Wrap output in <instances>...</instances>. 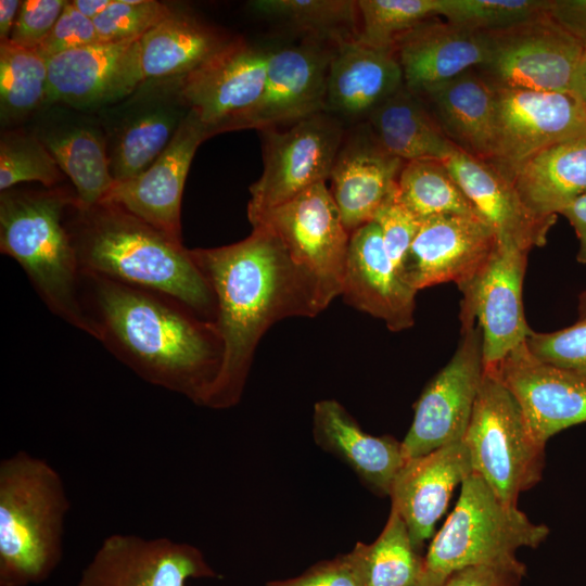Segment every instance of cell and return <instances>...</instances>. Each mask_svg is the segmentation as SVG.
Segmentation results:
<instances>
[{
	"label": "cell",
	"mask_w": 586,
	"mask_h": 586,
	"mask_svg": "<svg viewBox=\"0 0 586 586\" xmlns=\"http://www.w3.org/2000/svg\"><path fill=\"white\" fill-rule=\"evenodd\" d=\"M498 243L494 229L477 215L444 214L422 220L399 276L412 289L466 282Z\"/></svg>",
	"instance_id": "obj_19"
},
{
	"label": "cell",
	"mask_w": 586,
	"mask_h": 586,
	"mask_svg": "<svg viewBox=\"0 0 586 586\" xmlns=\"http://www.w3.org/2000/svg\"><path fill=\"white\" fill-rule=\"evenodd\" d=\"M527 255V251L498 240L487 259L458 286L462 293L460 323L480 327L484 366L498 364L533 332L522 298Z\"/></svg>",
	"instance_id": "obj_12"
},
{
	"label": "cell",
	"mask_w": 586,
	"mask_h": 586,
	"mask_svg": "<svg viewBox=\"0 0 586 586\" xmlns=\"http://www.w3.org/2000/svg\"><path fill=\"white\" fill-rule=\"evenodd\" d=\"M139 39L97 42L47 59V105L97 113L133 93L144 81Z\"/></svg>",
	"instance_id": "obj_16"
},
{
	"label": "cell",
	"mask_w": 586,
	"mask_h": 586,
	"mask_svg": "<svg viewBox=\"0 0 586 586\" xmlns=\"http://www.w3.org/2000/svg\"><path fill=\"white\" fill-rule=\"evenodd\" d=\"M493 372L518 402L533 438L548 440L570 426L586 423V382L539 360L526 342L494 366Z\"/></svg>",
	"instance_id": "obj_18"
},
{
	"label": "cell",
	"mask_w": 586,
	"mask_h": 586,
	"mask_svg": "<svg viewBox=\"0 0 586 586\" xmlns=\"http://www.w3.org/2000/svg\"><path fill=\"white\" fill-rule=\"evenodd\" d=\"M472 473L462 441L405 461L390 496L392 508L406 523L416 548L420 549L432 536L455 487Z\"/></svg>",
	"instance_id": "obj_25"
},
{
	"label": "cell",
	"mask_w": 586,
	"mask_h": 586,
	"mask_svg": "<svg viewBox=\"0 0 586 586\" xmlns=\"http://www.w3.org/2000/svg\"><path fill=\"white\" fill-rule=\"evenodd\" d=\"M215 298L214 328L222 353L207 405L225 407L239 396L254 349L278 319L315 316L323 308L314 282L266 226L244 240L190 250Z\"/></svg>",
	"instance_id": "obj_2"
},
{
	"label": "cell",
	"mask_w": 586,
	"mask_h": 586,
	"mask_svg": "<svg viewBox=\"0 0 586 586\" xmlns=\"http://www.w3.org/2000/svg\"><path fill=\"white\" fill-rule=\"evenodd\" d=\"M549 0H441L440 17L479 33L505 29L548 12Z\"/></svg>",
	"instance_id": "obj_40"
},
{
	"label": "cell",
	"mask_w": 586,
	"mask_h": 586,
	"mask_svg": "<svg viewBox=\"0 0 586 586\" xmlns=\"http://www.w3.org/2000/svg\"><path fill=\"white\" fill-rule=\"evenodd\" d=\"M69 501L46 460L25 451L0 463V586L44 582L63 555Z\"/></svg>",
	"instance_id": "obj_5"
},
{
	"label": "cell",
	"mask_w": 586,
	"mask_h": 586,
	"mask_svg": "<svg viewBox=\"0 0 586 586\" xmlns=\"http://www.w3.org/2000/svg\"><path fill=\"white\" fill-rule=\"evenodd\" d=\"M75 189L11 188L0 194V251L25 271L48 309L89 334L81 272L64 222Z\"/></svg>",
	"instance_id": "obj_4"
},
{
	"label": "cell",
	"mask_w": 586,
	"mask_h": 586,
	"mask_svg": "<svg viewBox=\"0 0 586 586\" xmlns=\"http://www.w3.org/2000/svg\"><path fill=\"white\" fill-rule=\"evenodd\" d=\"M208 137L207 129L190 111L155 162L138 176L114 182L101 201L124 207L169 239L181 242L184 182L196 149Z\"/></svg>",
	"instance_id": "obj_20"
},
{
	"label": "cell",
	"mask_w": 586,
	"mask_h": 586,
	"mask_svg": "<svg viewBox=\"0 0 586 586\" xmlns=\"http://www.w3.org/2000/svg\"><path fill=\"white\" fill-rule=\"evenodd\" d=\"M443 162L498 240L527 252L546 244L557 216H542L530 209L512 180L495 165L460 150Z\"/></svg>",
	"instance_id": "obj_24"
},
{
	"label": "cell",
	"mask_w": 586,
	"mask_h": 586,
	"mask_svg": "<svg viewBox=\"0 0 586 586\" xmlns=\"http://www.w3.org/2000/svg\"><path fill=\"white\" fill-rule=\"evenodd\" d=\"M526 345L539 360L586 382V317L558 331H533Z\"/></svg>",
	"instance_id": "obj_42"
},
{
	"label": "cell",
	"mask_w": 586,
	"mask_h": 586,
	"mask_svg": "<svg viewBox=\"0 0 586 586\" xmlns=\"http://www.w3.org/2000/svg\"><path fill=\"white\" fill-rule=\"evenodd\" d=\"M64 0H24L12 29L10 41L37 49L53 28L64 10Z\"/></svg>",
	"instance_id": "obj_45"
},
{
	"label": "cell",
	"mask_w": 586,
	"mask_h": 586,
	"mask_svg": "<svg viewBox=\"0 0 586 586\" xmlns=\"http://www.w3.org/2000/svg\"><path fill=\"white\" fill-rule=\"evenodd\" d=\"M230 40L194 15L174 9L139 39L144 80L184 77Z\"/></svg>",
	"instance_id": "obj_33"
},
{
	"label": "cell",
	"mask_w": 586,
	"mask_h": 586,
	"mask_svg": "<svg viewBox=\"0 0 586 586\" xmlns=\"http://www.w3.org/2000/svg\"><path fill=\"white\" fill-rule=\"evenodd\" d=\"M367 118L379 145L405 163L428 158L445 161L459 150L445 136L424 101L404 85Z\"/></svg>",
	"instance_id": "obj_32"
},
{
	"label": "cell",
	"mask_w": 586,
	"mask_h": 586,
	"mask_svg": "<svg viewBox=\"0 0 586 586\" xmlns=\"http://www.w3.org/2000/svg\"><path fill=\"white\" fill-rule=\"evenodd\" d=\"M189 113L180 78L144 80L126 99L97 112L106 136L114 182L146 170Z\"/></svg>",
	"instance_id": "obj_11"
},
{
	"label": "cell",
	"mask_w": 586,
	"mask_h": 586,
	"mask_svg": "<svg viewBox=\"0 0 586 586\" xmlns=\"http://www.w3.org/2000/svg\"><path fill=\"white\" fill-rule=\"evenodd\" d=\"M218 577L194 546L166 537L107 536L82 570L77 586H186Z\"/></svg>",
	"instance_id": "obj_17"
},
{
	"label": "cell",
	"mask_w": 586,
	"mask_h": 586,
	"mask_svg": "<svg viewBox=\"0 0 586 586\" xmlns=\"http://www.w3.org/2000/svg\"><path fill=\"white\" fill-rule=\"evenodd\" d=\"M89 335L144 381L207 405L222 347L213 321L180 301L81 273Z\"/></svg>",
	"instance_id": "obj_1"
},
{
	"label": "cell",
	"mask_w": 586,
	"mask_h": 586,
	"mask_svg": "<svg viewBox=\"0 0 586 586\" xmlns=\"http://www.w3.org/2000/svg\"><path fill=\"white\" fill-rule=\"evenodd\" d=\"M579 318L586 317V289L578 296Z\"/></svg>",
	"instance_id": "obj_54"
},
{
	"label": "cell",
	"mask_w": 586,
	"mask_h": 586,
	"mask_svg": "<svg viewBox=\"0 0 586 586\" xmlns=\"http://www.w3.org/2000/svg\"><path fill=\"white\" fill-rule=\"evenodd\" d=\"M404 164L379 145L368 127L345 143L343 140L329 178V190L349 233L372 221L396 194Z\"/></svg>",
	"instance_id": "obj_26"
},
{
	"label": "cell",
	"mask_w": 586,
	"mask_h": 586,
	"mask_svg": "<svg viewBox=\"0 0 586 586\" xmlns=\"http://www.w3.org/2000/svg\"><path fill=\"white\" fill-rule=\"evenodd\" d=\"M559 214L574 228L578 240L576 259L586 264V192L573 200Z\"/></svg>",
	"instance_id": "obj_49"
},
{
	"label": "cell",
	"mask_w": 586,
	"mask_h": 586,
	"mask_svg": "<svg viewBox=\"0 0 586 586\" xmlns=\"http://www.w3.org/2000/svg\"><path fill=\"white\" fill-rule=\"evenodd\" d=\"M484 35L486 58L474 69L493 89L571 92L584 48L548 12Z\"/></svg>",
	"instance_id": "obj_8"
},
{
	"label": "cell",
	"mask_w": 586,
	"mask_h": 586,
	"mask_svg": "<svg viewBox=\"0 0 586 586\" xmlns=\"http://www.w3.org/2000/svg\"><path fill=\"white\" fill-rule=\"evenodd\" d=\"M446 578L438 575L428 573L423 570V574L417 586H444Z\"/></svg>",
	"instance_id": "obj_53"
},
{
	"label": "cell",
	"mask_w": 586,
	"mask_h": 586,
	"mask_svg": "<svg viewBox=\"0 0 586 586\" xmlns=\"http://www.w3.org/2000/svg\"><path fill=\"white\" fill-rule=\"evenodd\" d=\"M523 575L508 569L471 566L451 573L444 586H520Z\"/></svg>",
	"instance_id": "obj_47"
},
{
	"label": "cell",
	"mask_w": 586,
	"mask_h": 586,
	"mask_svg": "<svg viewBox=\"0 0 586 586\" xmlns=\"http://www.w3.org/2000/svg\"><path fill=\"white\" fill-rule=\"evenodd\" d=\"M394 48L404 86L417 95L480 66L486 58L484 33L440 17L408 30L396 40Z\"/></svg>",
	"instance_id": "obj_27"
},
{
	"label": "cell",
	"mask_w": 586,
	"mask_h": 586,
	"mask_svg": "<svg viewBox=\"0 0 586 586\" xmlns=\"http://www.w3.org/2000/svg\"><path fill=\"white\" fill-rule=\"evenodd\" d=\"M266 586H364L346 556L313 565L303 574L283 581H270Z\"/></svg>",
	"instance_id": "obj_46"
},
{
	"label": "cell",
	"mask_w": 586,
	"mask_h": 586,
	"mask_svg": "<svg viewBox=\"0 0 586 586\" xmlns=\"http://www.w3.org/2000/svg\"><path fill=\"white\" fill-rule=\"evenodd\" d=\"M64 222L81 273L169 295L196 314L216 310L190 250L124 207L105 201L85 206L76 198Z\"/></svg>",
	"instance_id": "obj_3"
},
{
	"label": "cell",
	"mask_w": 586,
	"mask_h": 586,
	"mask_svg": "<svg viewBox=\"0 0 586 586\" xmlns=\"http://www.w3.org/2000/svg\"><path fill=\"white\" fill-rule=\"evenodd\" d=\"M358 38L395 49L396 40L417 25L440 17L441 0H358Z\"/></svg>",
	"instance_id": "obj_39"
},
{
	"label": "cell",
	"mask_w": 586,
	"mask_h": 586,
	"mask_svg": "<svg viewBox=\"0 0 586 586\" xmlns=\"http://www.w3.org/2000/svg\"><path fill=\"white\" fill-rule=\"evenodd\" d=\"M97 42L102 41L93 21L79 13L67 1L53 28L35 50L49 59Z\"/></svg>",
	"instance_id": "obj_44"
},
{
	"label": "cell",
	"mask_w": 586,
	"mask_h": 586,
	"mask_svg": "<svg viewBox=\"0 0 586 586\" xmlns=\"http://www.w3.org/2000/svg\"><path fill=\"white\" fill-rule=\"evenodd\" d=\"M548 534V526L533 523L472 473L462 482L455 509L424 556V571L447 578L461 569L493 566L525 575L517 550L536 548Z\"/></svg>",
	"instance_id": "obj_6"
},
{
	"label": "cell",
	"mask_w": 586,
	"mask_h": 586,
	"mask_svg": "<svg viewBox=\"0 0 586 586\" xmlns=\"http://www.w3.org/2000/svg\"><path fill=\"white\" fill-rule=\"evenodd\" d=\"M21 2L18 0L0 1V41L10 39Z\"/></svg>",
	"instance_id": "obj_50"
},
{
	"label": "cell",
	"mask_w": 586,
	"mask_h": 586,
	"mask_svg": "<svg viewBox=\"0 0 586 586\" xmlns=\"http://www.w3.org/2000/svg\"><path fill=\"white\" fill-rule=\"evenodd\" d=\"M173 8L155 0H113L93 21L101 41L140 38L166 18Z\"/></svg>",
	"instance_id": "obj_41"
},
{
	"label": "cell",
	"mask_w": 586,
	"mask_h": 586,
	"mask_svg": "<svg viewBox=\"0 0 586 586\" xmlns=\"http://www.w3.org/2000/svg\"><path fill=\"white\" fill-rule=\"evenodd\" d=\"M404 85L395 49L358 37L337 40L327 79V109L349 118L368 115Z\"/></svg>",
	"instance_id": "obj_28"
},
{
	"label": "cell",
	"mask_w": 586,
	"mask_h": 586,
	"mask_svg": "<svg viewBox=\"0 0 586 586\" xmlns=\"http://www.w3.org/2000/svg\"><path fill=\"white\" fill-rule=\"evenodd\" d=\"M507 177L530 209L557 216L586 192V135L539 151Z\"/></svg>",
	"instance_id": "obj_31"
},
{
	"label": "cell",
	"mask_w": 586,
	"mask_h": 586,
	"mask_svg": "<svg viewBox=\"0 0 586 586\" xmlns=\"http://www.w3.org/2000/svg\"><path fill=\"white\" fill-rule=\"evenodd\" d=\"M548 14L586 49V0H549Z\"/></svg>",
	"instance_id": "obj_48"
},
{
	"label": "cell",
	"mask_w": 586,
	"mask_h": 586,
	"mask_svg": "<svg viewBox=\"0 0 586 586\" xmlns=\"http://www.w3.org/2000/svg\"><path fill=\"white\" fill-rule=\"evenodd\" d=\"M269 49L231 39L180 78L181 94L209 136L238 130L265 88Z\"/></svg>",
	"instance_id": "obj_15"
},
{
	"label": "cell",
	"mask_w": 586,
	"mask_h": 586,
	"mask_svg": "<svg viewBox=\"0 0 586 586\" xmlns=\"http://www.w3.org/2000/svg\"><path fill=\"white\" fill-rule=\"evenodd\" d=\"M462 442L473 473L508 505L517 506L542 477L545 446L531 435L513 395L486 369Z\"/></svg>",
	"instance_id": "obj_7"
},
{
	"label": "cell",
	"mask_w": 586,
	"mask_h": 586,
	"mask_svg": "<svg viewBox=\"0 0 586 586\" xmlns=\"http://www.w3.org/2000/svg\"><path fill=\"white\" fill-rule=\"evenodd\" d=\"M571 92L577 98L586 111V49L576 68Z\"/></svg>",
	"instance_id": "obj_51"
},
{
	"label": "cell",
	"mask_w": 586,
	"mask_h": 586,
	"mask_svg": "<svg viewBox=\"0 0 586 586\" xmlns=\"http://www.w3.org/2000/svg\"><path fill=\"white\" fill-rule=\"evenodd\" d=\"M418 550L392 508L380 536L369 545L358 543L345 556L364 586H417L424 570Z\"/></svg>",
	"instance_id": "obj_34"
},
{
	"label": "cell",
	"mask_w": 586,
	"mask_h": 586,
	"mask_svg": "<svg viewBox=\"0 0 586 586\" xmlns=\"http://www.w3.org/2000/svg\"><path fill=\"white\" fill-rule=\"evenodd\" d=\"M254 12L295 27L317 33H330L344 39L342 30L359 34L357 1L352 0H255ZM336 40V41H337Z\"/></svg>",
	"instance_id": "obj_38"
},
{
	"label": "cell",
	"mask_w": 586,
	"mask_h": 586,
	"mask_svg": "<svg viewBox=\"0 0 586 586\" xmlns=\"http://www.w3.org/2000/svg\"><path fill=\"white\" fill-rule=\"evenodd\" d=\"M418 97L455 146L493 160L495 91L474 68Z\"/></svg>",
	"instance_id": "obj_29"
},
{
	"label": "cell",
	"mask_w": 586,
	"mask_h": 586,
	"mask_svg": "<svg viewBox=\"0 0 586 586\" xmlns=\"http://www.w3.org/2000/svg\"><path fill=\"white\" fill-rule=\"evenodd\" d=\"M494 150L506 176L539 151L586 135V111L572 92L494 89Z\"/></svg>",
	"instance_id": "obj_14"
},
{
	"label": "cell",
	"mask_w": 586,
	"mask_h": 586,
	"mask_svg": "<svg viewBox=\"0 0 586 586\" xmlns=\"http://www.w3.org/2000/svg\"><path fill=\"white\" fill-rule=\"evenodd\" d=\"M317 441L347 462L374 491L390 495L405 463L402 442L364 432L335 400H321L314 412Z\"/></svg>",
	"instance_id": "obj_30"
},
{
	"label": "cell",
	"mask_w": 586,
	"mask_h": 586,
	"mask_svg": "<svg viewBox=\"0 0 586 586\" xmlns=\"http://www.w3.org/2000/svg\"><path fill=\"white\" fill-rule=\"evenodd\" d=\"M263 132L264 169L250 188L247 205L252 225L308 188L326 182L344 140L341 123L326 112Z\"/></svg>",
	"instance_id": "obj_9"
},
{
	"label": "cell",
	"mask_w": 586,
	"mask_h": 586,
	"mask_svg": "<svg viewBox=\"0 0 586 586\" xmlns=\"http://www.w3.org/2000/svg\"><path fill=\"white\" fill-rule=\"evenodd\" d=\"M459 345L448 364L429 382L415 406L402 449L405 460L463 440L483 377L482 333L461 327Z\"/></svg>",
	"instance_id": "obj_13"
},
{
	"label": "cell",
	"mask_w": 586,
	"mask_h": 586,
	"mask_svg": "<svg viewBox=\"0 0 586 586\" xmlns=\"http://www.w3.org/2000/svg\"><path fill=\"white\" fill-rule=\"evenodd\" d=\"M258 225L279 238L291 259L314 282L323 309L342 293L351 234L326 182L272 208L252 226Z\"/></svg>",
	"instance_id": "obj_10"
},
{
	"label": "cell",
	"mask_w": 586,
	"mask_h": 586,
	"mask_svg": "<svg viewBox=\"0 0 586 586\" xmlns=\"http://www.w3.org/2000/svg\"><path fill=\"white\" fill-rule=\"evenodd\" d=\"M417 292L398 275L374 220L351 233L341 293L346 302L397 332L415 322Z\"/></svg>",
	"instance_id": "obj_23"
},
{
	"label": "cell",
	"mask_w": 586,
	"mask_h": 586,
	"mask_svg": "<svg viewBox=\"0 0 586 586\" xmlns=\"http://www.w3.org/2000/svg\"><path fill=\"white\" fill-rule=\"evenodd\" d=\"M48 62L37 50L0 41V119L20 127L47 105Z\"/></svg>",
	"instance_id": "obj_35"
},
{
	"label": "cell",
	"mask_w": 586,
	"mask_h": 586,
	"mask_svg": "<svg viewBox=\"0 0 586 586\" xmlns=\"http://www.w3.org/2000/svg\"><path fill=\"white\" fill-rule=\"evenodd\" d=\"M396 199L422 220L444 214L480 216L440 160L406 162L399 174Z\"/></svg>",
	"instance_id": "obj_36"
},
{
	"label": "cell",
	"mask_w": 586,
	"mask_h": 586,
	"mask_svg": "<svg viewBox=\"0 0 586 586\" xmlns=\"http://www.w3.org/2000/svg\"><path fill=\"white\" fill-rule=\"evenodd\" d=\"M112 1L113 0H73L69 2L79 13L90 20H94L110 7Z\"/></svg>",
	"instance_id": "obj_52"
},
{
	"label": "cell",
	"mask_w": 586,
	"mask_h": 586,
	"mask_svg": "<svg viewBox=\"0 0 586 586\" xmlns=\"http://www.w3.org/2000/svg\"><path fill=\"white\" fill-rule=\"evenodd\" d=\"M330 59L311 43L270 50L264 92L241 129L285 127L324 112Z\"/></svg>",
	"instance_id": "obj_21"
},
{
	"label": "cell",
	"mask_w": 586,
	"mask_h": 586,
	"mask_svg": "<svg viewBox=\"0 0 586 586\" xmlns=\"http://www.w3.org/2000/svg\"><path fill=\"white\" fill-rule=\"evenodd\" d=\"M60 166L30 128H5L0 138V190L23 182L43 188L61 186L65 179Z\"/></svg>",
	"instance_id": "obj_37"
},
{
	"label": "cell",
	"mask_w": 586,
	"mask_h": 586,
	"mask_svg": "<svg viewBox=\"0 0 586 586\" xmlns=\"http://www.w3.org/2000/svg\"><path fill=\"white\" fill-rule=\"evenodd\" d=\"M35 135L72 181L78 202H100L114 184L106 136L95 113L63 105L44 106L33 118Z\"/></svg>",
	"instance_id": "obj_22"
},
{
	"label": "cell",
	"mask_w": 586,
	"mask_h": 586,
	"mask_svg": "<svg viewBox=\"0 0 586 586\" xmlns=\"http://www.w3.org/2000/svg\"><path fill=\"white\" fill-rule=\"evenodd\" d=\"M373 220L380 228L385 251L399 275L422 219L402 204L395 194L380 208Z\"/></svg>",
	"instance_id": "obj_43"
}]
</instances>
